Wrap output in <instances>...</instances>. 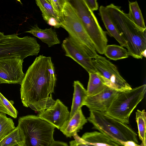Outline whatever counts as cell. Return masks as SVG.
I'll use <instances>...</instances> for the list:
<instances>
[{"instance_id":"836d02e7","label":"cell","mask_w":146,"mask_h":146,"mask_svg":"<svg viewBox=\"0 0 146 146\" xmlns=\"http://www.w3.org/2000/svg\"><path fill=\"white\" fill-rule=\"evenodd\" d=\"M90 146H96L94 145H90Z\"/></svg>"},{"instance_id":"3957f363","label":"cell","mask_w":146,"mask_h":146,"mask_svg":"<svg viewBox=\"0 0 146 146\" xmlns=\"http://www.w3.org/2000/svg\"><path fill=\"white\" fill-rule=\"evenodd\" d=\"M59 19L60 27L67 32L68 37L80 52L86 58H95L98 54L94 45L69 1L66 0Z\"/></svg>"},{"instance_id":"52a82bcc","label":"cell","mask_w":146,"mask_h":146,"mask_svg":"<svg viewBox=\"0 0 146 146\" xmlns=\"http://www.w3.org/2000/svg\"><path fill=\"white\" fill-rule=\"evenodd\" d=\"M18 35H5L0 38V59L19 57L23 60L29 56L38 55L40 46L35 38Z\"/></svg>"},{"instance_id":"2e32d148","label":"cell","mask_w":146,"mask_h":146,"mask_svg":"<svg viewBox=\"0 0 146 146\" xmlns=\"http://www.w3.org/2000/svg\"><path fill=\"white\" fill-rule=\"evenodd\" d=\"M81 138L87 144L96 146H121L101 132H86Z\"/></svg>"},{"instance_id":"9c48e42d","label":"cell","mask_w":146,"mask_h":146,"mask_svg":"<svg viewBox=\"0 0 146 146\" xmlns=\"http://www.w3.org/2000/svg\"><path fill=\"white\" fill-rule=\"evenodd\" d=\"M92 61L96 73L108 87L117 92L132 88L120 75L116 66L106 58L98 54Z\"/></svg>"},{"instance_id":"5bb4252c","label":"cell","mask_w":146,"mask_h":146,"mask_svg":"<svg viewBox=\"0 0 146 146\" xmlns=\"http://www.w3.org/2000/svg\"><path fill=\"white\" fill-rule=\"evenodd\" d=\"M87 120L81 108L68 119L60 130L67 137H71L82 129Z\"/></svg>"},{"instance_id":"ffe728a7","label":"cell","mask_w":146,"mask_h":146,"mask_svg":"<svg viewBox=\"0 0 146 146\" xmlns=\"http://www.w3.org/2000/svg\"><path fill=\"white\" fill-rule=\"evenodd\" d=\"M129 7L127 15L129 19L140 29L146 30L144 19L137 1H129Z\"/></svg>"},{"instance_id":"4fadbf2b","label":"cell","mask_w":146,"mask_h":146,"mask_svg":"<svg viewBox=\"0 0 146 146\" xmlns=\"http://www.w3.org/2000/svg\"><path fill=\"white\" fill-rule=\"evenodd\" d=\"M62 47L65 52V55L72 59L83 68L88 73H96L92 59L84 56L79 51L68 37L64 40Z\"/></svg>"},{"instance_id":"d6986e66","label":"cell","mask_w":146,"mask_h":146,"mask_svg":"<svg viewBox=\"0 0 146 146\" xmlns=\"http://www.w3.org/2000/svg\"><path fill=\"white\" fill-rule=\"evenodd\" d=\"M35 2L41 11L44 20L49 25L56 27L59 22V18L48 0H36Z\"/></svg>"},{"instance_id":"d6a6232c","label":"cell","mask_w":146,"mask_h":146,"mask_svg":"<svg viewBox=\"0 0 146 146\" xmlns=\"http://www.w3.org/2000/svg\"><path fill=\"white\" fill-rule=\"evenodd\" d=\"M15 146H23V144H21L17 145H16Z\"/></svg>"},{"instance_id":"4dcf8cb0","label":"cell","mask_w":146,"mask_h":146,"mask_svg":"<svg viewBox=\"0 0 146 146\" xmlns=\"http://www.w3.org/2000/svg\"><path fill=\"white\" fill-rule=\"evenodd\" d=\"M49 146H69L68 144L65 142L55 141L54 140Z\"/></svg>"},{"instance_id":"30bf717a","label":"cell","mask_w":146,"mask_h":146,"mask_svg":"<svg viewBox=\"0 0 146 146\" xmlns=\"http://www.w3.org/2000/svg\"><path fill=\"white\" fill-rule=\"evenodd\" d=\"M23 62L19 57L0 59L1 83L21 84L25 75L23 71Z\"/></svg>"},{"instance_id":"8992f818","label":"cell","mask_w":146,"mask_h":146,"mask_svg":"<svg viewBox=\"0 0 146 146\" xmlns=\"http://www.w3.org/2000/svg\"><path fill=\"white\" fill-rule=\"evenodd\" d=\"M146 85L143 84L127 90L118 92L108 110L107 115L124 123H129L134 110L144 98Z\"/></svg>"},{"instance_id":"e0dca14e","label":"cell","mask_w":146,"mask_h":146,"mask_svg":"<svg viewBox=\"0 0 146 146\" xmlns=\"http://www.w3.org/2000/svg\"><path fill=\"white\" fill-rule=\"evenodd\" d=\"M74 91L69 119L83 106L84 102L88 96L86 90L78 81L74 82Z\"/></svg>"},{"instance_id":"484cf974","label":"cell","mask_w":146,"mask_h":146,"mask_svg":"<svg viewBox=\"0 0 146 146\" xmlns=\"http://www.w3.org/2000/svg\"><path fill=\"white\" fill-rule=\"evenodd\" d=\"M14 102L6 99L0 92V113L7 114L16 118L18 112L14 107Z\"/></svg>"},{"instance_id":"277c9868","label":"cell","mask_w":146,"mask_h":146,"mask_svg":"<svg viewBox=\"0 0 146 146\" xmlns=\"http://www.w3.org/2000/svg\"><path fill=\"white\" fill-rule=\"evenodd\" d=\"M23 146H49L55 128L37 115L20 117L17 126Z\"/></svg>"},{"instance_id":"6da1fadb","label":"cell","mask_w":146,"mask_h":146,"mask_svg":"<svg viewBox=\"0 0 146 146\" xmlns=\"http://www.w3.org/2000/svg\"><path fill=\"white\" fill-rule=\"evenodd\" d=\"M56 80L50 57H36L27 70L21 84V98L23 106L38 113L53 105L52 97Z\"/></svg>"},{"instance_id":"7a4b0ae2","label":"cell","mask_w":146,"mask_h":146,"mask_svg":"<svg viewBox=\"0 0 146 146\" xmlns=\"http://www.w3.org/2000/svg\"><path fill=\"white\" fill-rule=\"evenodd\" d=\"M106 8L119 33L126 42L129 56L137 59L145 57L146 29L138 28L120 7L111 3Z\"/></svg>"},{"instance_id":"83f0119b","label":"cell","mask_w":146,"mask_h":146,"mask_svg":"<svg viewBox=\"0 0 146 146\" xmlns=\"http://www.w3.org/2000/svg\"><path fill=\"white\" fill-rule=\"evenodd\" d=\"M73 137L74 139L69 142L70 146H90V145L86 143L77 133Z\"/></svg>"},{"instance_id":"5b68a950","label":"cell","mask_w":146,"mask_h":146,"mask_svg":"<svg viewBox=\"0 0 146 146\" xmlns=\"http://www.w3.org/2000/svg\"><path fill=\"white\" fill-rule=\"evenodd\" d=\"M87 119L93 124V128L98 130L121 146L122 142L128 141L139 144L137 133L130 126L105 113L90 111Z\"/></svg>"},{"instance_id":"9a60e30c","label":"cell","mask_w":146,"mask_h":146,"mask_svg":"<svg viewBox=\"0 0 146 146\" xmlns=\"http://www.w3.org/2000/svg\"><path fill=\"white\" fill-rule=\"evenodd\" d=\"M25 32L30 33L38 38L47 44L48 47L60 43L56 32L51 27L42 29L38 27L37 24H36L29 31Z\"/></svg>"},{"instance_id":"ac0fdd59","label":"cell","mask_w":146,"mask_h":146,"mask_svg":"<svg viewBox=\"0 0 146 146\" xmlns=\"http://www.w3.org/2000/svg\"><path fill=\"white\" fill-rule=\"evenodd\" d=\"M99 14L108 33L119 42L120 46L127 48L126 42L120 36L113 23L108 14L106 7L101 6L99 9Z\"/></svg>"},{"instance_id":"7c38bea8","label":"cell","mask_w":146,"mask_h":146,"mask_svg":"<svg viewBox=\"0 0 146 146\" xmlns=\"http://www.w3.org/2000/svg\"><path fill=\"white\" fill-rule=\"evenodd\" d=\"M118 92L107 87L100 93L92 96H88L83 103L89 111L106 113Z\"/></svg>"},{"instance_id":"ba28073f","label":"cell","mask_w":146,"mask_h":146,"mask_svg":"<svg viewBox=\"0 0 146 146\" xmlns=\"http://www.w3.org/2000/svg\"><path fill=\"white\" fill-rule=\"evenodd\" d=\"M72 1L96 52L104 54L108 42L106 32L102 29L93 12L89 9L84 0Z\"/></svg>"},{"instance_id":"7402d4cb","label":"cell","mask_w":146,"mask_h":146,"mask_svg":"<svg viewBox=\"0 0 146 146\" xmlns=\"http://www.w3.org/2000/svg\"><path fill=\"white\" fill-rule=\"evenodd\" d=\"M104 54L108 58L115 61L127 58L129 56L127 50L116 44L107 45Z\"/></svg>"},{"instance_id":"d4e9b609","label":"cell","mask_w":146,"mask_h":146,"mask_svg":"<svg viewBox=\"0 0 146 146\" xmlns=\"http://www.w3.org/2000/svg\"><path fill=\"white\" fill-rule=\"evenodd\" d=\"M13 120L0 113V140L15 128Z\"/></svg>"},{"instance_id":"8fae6325","label":"cell","mask_w":146,"mask_h":146,"mask_svg":"<svg viewBox=\"0 0 146 146\" xmlns=\"http://www.w3.org/2000/svg\"><path fill=\"white\" fill-rule=\"evenodd\" d=\"M58 129L68 120L70 112L68 107L57 99L51 106L37 115Z\"/></svg>"},{"instance_id":"e575fe53","label":"cell","mask_w":146,"mask_h":146,"mask_svg":"<svg viewBox=\"0 0 146 146\" xmlns=\"http://www.w3.org/2000/svg\"><path fill=\"white\" fill-rule=\"evenodd\" d=\"M0 84H1V82H0Z\"/></svg>"},{"instance_id":"f546056e","label":"cell","mask_w":146,"mask_h":146,"mask_svg":"<svg viewBox=\"0 0 146 146\" xmlns=\"http://www.w3.org/2000/svg\"><path fill=\"white\" fill-rule=\"evenodd\" d=\"M121 144L122 146H143L142 143L140 145H139L132 141L124 142Z\"/></svg>"},{"instance_id":"603a6c76","label":"cell","mask_w":146,"mask_h":146,"mask_svg":"<svg viewBox=\"0 0 146 146\" xmlns=\"http://www.w3.org/2000/svg\"><path fill=\"white\" fill-rule=\"evenodd\" d=\"M146 113L145 110H137L136 112V120L137 125L138 135L143 146L146 145Z\"/></svg>"},{"instance_id":"1f68e13d","label":"cell","mask_w":146,"mask_h":146,"mask_svg":"<svg viewBox=\"0 0 146 146\" xmlns=\"http://www.w3.org/2000/svg\"><path fill=\"white\" fill-rule=\"evenodd\" d=\"M4 35H5L3 33L0 32V38L3 37Z\"/></svg>"},{"instance_id":"cb8c5ba5","label":"cell","mask_w":146,"mask_h":146,"mask_svg":"<svg viewBox=\"0 0 146 146\" xmlns=\"http://www.w3.org/2000/svg\"><path fill=\"white\" fill-rule=\"evenodd\" d=\"M23 144L17 126L0 140V146H15Z\"/></svg>"},{"instance_id":"4316f807","label":"cell","mask_w":146,"mask_h":146,"mask_svg":"<svg viewBox=\"0 0 146 146\" xmlns=\"http://www.w3.org/2000/svg\"><path fill=\"white\" fill-rule=\"evenodd\" d=\"M58 18L61 15L66 0H48Z\"/></svg>"},{"instance_id":"44dd1931","label":"cell","mask_w":146,"mask_h":146,"mask_svg":"<svg viewBox=\"0 0 146 146\" xmlns=\"http://www.w3.org/2000/svg\"><path fill=\"white\" fill-rule=\"evenodd\" d=\"M89 74V79L86 90L88 96L98 94L108 87L96 72Z\"/></svg>"},{"instance_id":"f1b7e54d","label":"cell","mask_w":146,"mask_h":146,"mask_svg":"<svg viewBox=\"0 0 146 146\" xmlns=\"http://www.w3.org/2000/svg\"><path fill=\"white\" fill-rule=\"evenodd\" d=\"M89 9L92 12L98 9V5L96 0H84Z\"/></svg>"}]
</instances>
